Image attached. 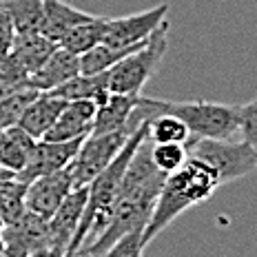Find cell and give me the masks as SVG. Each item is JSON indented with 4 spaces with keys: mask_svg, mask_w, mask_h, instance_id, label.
Listing matches in <instances>:
<instances>
[{
    "mask_svg": "<svg viewBox=\"0 0 257 257\" xmlns=\"http://www.w3.org/2000/svg\"><path fill=\"white\" fill-rule=\"evenodd\" d=\"M147 128V140L151 144H189L191 131L178 115L173 113H160L153 115Z\"/></svg>",
    "mask_w": 257,
    "mask_h": 257,
    "instance_id": "d6986e66",
    "label": "cell"
},
{
    "mask_svg": "<svg viewBox=\"0 0 257 257\" xmlns=\"http://www.w3.org/2000/svg\"><path fill=\"white\" fill-rule=\"evenodd\" d=\"M189 158L186 144H151V160L162 173H173Z\"/></svg>",
    "mask_w": 257,
    "mask_h": 257,
    "instance_id": "603a6c76",
    "label": "cell"
},
{
    "mask_svg": "<svg viewBox=\"0 0 257 257\" xmlns=\"http://www.w3.org/2000/svg\"><path fill=\"white\" fill-rule=\"evenodd\" d=\"M25 193H27V184L20 182L16 175L0 178V217L5 219V224L16 222L27 211Z\"/></svg>",
    "mask_w": 257,
    "mask_h": 257,
    "instance_id": "44dd1931",
    "label": "cell"
},
{
    "mask_svg": "<svg viewBox=\"0 0 257 257\" xmlns=\"http://www.w3.org/2000/svg\"><path fill=\"white\" fill-rule=\"evenodd\" d=\"M104 31H106V18L93 16L87 23H80L73 29H69L58 45L64 47L67 51L76 53V56H82V53H87L89 49H93L95 45L102 42Z\"/></svg>",
    "mask_w": 257,
    "mask_h": 257,
    "instance_id": "ac0fdd59",
    "label": "cell"
},
{
    "mask_svg": "<svg viewBox=\"0 0 257 257\" xmlns=\"http://www.w3.org/2000/svg\"><path fill=\"white\" fill-rule=\"evenodd\" d=\"M189 155L211 164L222 184L239 180L257 171V153L250 144L228 140H195L189 147Z\"/></svg>",
    "mask_w": 257,
    "mask_h": 257,
    "instance_id": "277c9868",
    "label": "cell"
},
{
    "mask_svg": "<svg viewBox=\"0 0 257 257\" xmlns=\"http://www.w3.org/2000/svg\"><path fill=\"white\" fill-rule=\"evenodd\" d=\"M237 115H239L237 131L242 133V140L250 144L257 153V98L237 106Z\"/></svg>",
    "mask_w": 257,
    "mask_h": 257,
    "instance_id": "d4e9b609",
    "label": "cell"
},
{
    "mask_svg": "<svg viewBox=\"0 0 257 257\" xmlns=\"http://www.w3.org/2000/svg\"><path fill=\"white\" fill-rule=\"evenodd\" d=\"M71 191H73V180L69 167L49 175H40V178L31 180L27 184L25 208L42 219H49Z\"/></svg>",
    "mask_w": 257,
    "mask_h": 257,
    "instance_id": "ba28073f",
    "label": "cell"
},
{
    "mask_svg": "<svg viewBox=\"0 0 257 257\" xmlns=\"http://www.w3.org/2000/svg\"><path fill=\"white\" fill-rule=\"evenodd\" d=\"M80 73H82L80 71V56L58 45L51 56L45 60V64L29 76L27 87L40 91V93H49V91L62 87L64 82H69L71 78L80 76Z\"/></svg>",
    "mask_w": 257,
    "mask_h": 257,
    "instance_id": "8fae6325",
    "label": "cell"
},
{
    "mask_svg": "<svg viewBox=\"0 0 257 257\" xmlns=\"http://www.w3.org/2000/svg\"><path fill=\"white\" fill-rule=\"evenodd\" d=\"M144 242H142V231H131L124 233L120 239L109 246L100 257H142L144 253Z\"/></svg>",
    "mask_w": 257,
    "mask_h": 257,
    "instance_id": "cb8c5ba5",
    "label": "cell"
},
{
    "mask_svg": "<svg viewBox=\"0 0 257 257\" xmlns=\"http://www.w3.org/2000/svg\"><path fill=\"white\" fill-rule=\"evenodd\" d=\"M95 106L93 100H69L64 104L62 113L53 122L42 140L51 142H69V140H84L89 133H93L95 124Z\"/></svg>",
    "mask_w": 257,
    "mask_h": 257,
    "instance_id": "9c48e42d",
    "label": "cell"
},
{
    "mask_svg": "<svg viewBox=\"0 0 257 257\" xmlns=\"http://www.w3.org/2000/svg\"><path fill=\"white\" fill-rule=\"evenodd\" d=\"M169 47V23H164L158 31L149 38L147 45L124 56L111 69H106V84L111 93L124 95H140L144 84L155 73L158 64L162 62Z\"/></svg>",
    "mask_w": 257,
    "mask_h": 257,
    "instance_id": "3957f363",
    "label": "cell"
},
{
    "mask_svg": "<svg viewBox=\"0 0 257 257\" xmlns=\"http://www.w3.org/2000/svg\"><path fill=\"white\" fill-rule=\"evenodd\" d=\"M84 206H87V186L73 189L64 197V202L56 208V213L47 219L49 231V250L53 257H64L71 248L76 231L82 219Z\"/></svg>",
    "mask_w": 257,
    "mask_h": 257,
    "instance_id": "52a82bcc",
    "label": "cell"
},
{
    "mask_svg": "<svg viewBox=\"0 0 257 257\" xmlns=\"http://www.w3.org/2000/svg\"><path fill=\"white\" fill-rule=\"evenodd\" d=\"M3 5L14 23L16 36L40 34L42 0H3Z\"/></svg>",
    "mask_w": 257,
    "mask_h": 257,
    "instance_id": "ffe728a7",
    "label": "cell"
},
{
    "mask_svg": "<svg viewBox=\"0 0 257 257\" xmlns=\"http://www.w3.org/2000/svg\"><path fill=\"white\" fill-rule=\"evenodd\" d=\"M0 257H29V253L18 246H12V244H5V248L0 250Z\"/></svg>",
    "mask_w": 257,
    "mask_h": 257,
    "instance_id": "484cf974",
    "label": "cell"
},
{
    "mask_svg": "<svg viewBox=\"0 0 257 257\" xmlns=\"http://www.w3.org/2000/svg\"><path fill=\"white\" fill-rule=\"evenodd\" d=\"M169 3H160L140 14H131L124 18H106V31L102 42L115 49L144 45L155 31L167 23Z\"/></svg>",
    "mask_w": 257,
    "mask_h": 257,
    "instance_id": "8992f818",
    "label": "cell"
},
{
    "mask_svg": "<svg viewBox=\"0 0 257 257\" xmlns=\"http://www.w3.org/2000/svg\"><path fill=\"white\" fill-rule=\"evenodd\" d=\"M82 140H69V142H51V140H38L36 151L27 169L18 175L20 182L29 184L31 180L40 178V175H49L56 171L67 169L73 162V158L80 151Z\"/></svg>",
    "mask_w": 257,
    "mask_h": 257,
    "instance_id": "30bf717a",
    "label": "cell"
},
{
    "mask_svg": "<svg viewBox=\"0 0 257 257\" xmlns=\"http://www.w3.org/2000/svg\"><path fill=\"white\" fill-rule=\"evenodd\" d=\"M40 91L31 89V87H20V89L12 91V93L3 95V98H0V126L7 128V126L18 124L25 109L31 104V100Z\"/></svg>",
    "mask_w": 257,
    "mask_h": 257,
    "instance_id": "7402d4cb",
    "label": "cell"
},
{
    "mask_svg": "<svg viewBox=\"0 0 257 257\" xmlns=\"http://www.w3.org/2000/svg\"><path fill=\"white\" fill-rule=\"evenodd\" d=\"M5 248V242H3V237H0V250H3Z\"/></svg>",
    "mask_w": 257,
    "mask_h": 257,
    "instance_id": "f1b7e54d",
    "label": "cell"
},
{
    "mask_svg": "<svg viewBox=\"0 0 257 257\" xmlns=\"http://www.w3.org/2000/svg\"><path fill=\"white\" fill-rule=\"evenodd\" d=\"M91 18H93V14L80 12V9L71 7V5L62 3V0H42L40 34L58 45L69 29H73L80 23H87Z\"/></svg>",
    "mask_w": 257,
    "mask_h": 257,
    "instance_id": "9a60e30c",
    "label": "cell"
},
{
    "mask_svg": "<svg viewBox=\"0 0 257 257\" xmlns=\"http://www.w3.org/2000/svg\"><path fill=\"white\" fill-rule=\"evenodd\" d=\"M64 104H67V100H62L56 93H38L25 109L18 126L25 128L34 140H42L47 131L53 126V122L58 120V115L62 113Z\"/></svg>",
    "mask_w": 257,
    "mask_h": 257,
    "instance_id": "5bb4252c",
    "label": "cell"
},
{
    "mask_svg": "<svg viewBox=\"0 0 257 257\" xmlns=\"http://www.w3.org/2000/svg\"><path fill=\"white\" fill-rule=\"evenodd\" d=\"M36 144L38 140H34L18 124L3 128V133H0V167L18 178L34 158Z\"/></svg>",
    "mask_w": 257,
    "mask_h": 257,
    "instance_id": "4fadbf2b",
    "label": "cell"
},
{
    "mask_svg": "<svg viewBox=\"0 0 257 257\" xmlns=\"http://www.w3.org/2000/svg\"><path fill=\"white\" fill-rule=\"evenodd\" d=\"M219 186H222V182H219L211 164H206L204 160L195 158V155H189L186 162L178 171L169 173L164 180L151 219H149L142 233L144 246L151 244L184 211L208 202Z\"/></svg>",
    "mask_w": 257,
    "mask_h": 257,
    "instance_id": "6da1fadb",
    "label": "cell"
},
{
    "mask_svg": "<svg viewBox=\"0 0 257 257\" xmlns=\"http://www.w3.org/2000/svg\"><path fill=\"white\" fill-rule=\"evenodd\" d=\"M160 113L178 115L191 131V142L195 140H228L233 133H237L239 115L237 106L208 102V100H160L140 95L133 109L131 124L140 126L144 120H151ZM189 142V144H191ZM186 144V147H189Z\"/></svg>",
    "mask_w": 257,
    "mask_h": 257,
    "instance_id": "7a4b0ae2",
    "label": "cell"
},
{
    "mask_svg": "<svg viewBox=\"0 0 257 257\" xmlns=\"http://www.w3.org/2000/svg\"><path fill=\"white\" fill-rule=\"evenodd\" d=\"M3 228H5V219L0 217V233H3Z\"/></svg>",
    "mask_w": 257,
    "mask_h": 257,
    "instance_id": "83f0119b",
    "label": "cell"
},
{
    "mask_svg": "<svg viewBox=\"0 0 257 257\" xmlns=\"http://www.w3.org/2000/svg\"><path fill=\"white\" fill-rule=\"evenodd\" d=\"M0 133H3V126H0Z\"/></svg>",
    "mask_w": 257,
    "mask_h": 257,
    "instance_id": "f546056e",
    "label": "cell"
},
{
    "mask_svg": "<svg viewBox=\"0 0 257 257\" xmlns=\"http://www.w3.org/2000/svg\"><path fill=\"white\" fill-rule=\"evenodd\" d=\"M7 175H14V173H9V171H5L3 167H0V178H7Z\"/></svg>",
    "mask_w": 257,
    "mask_h": 257,
    "instance_id": "4316f807",
    "label": "cell"
},
{
    "mask_svg": "<svg viewBox=\"0 0 257 257\" xmlns=\"http://www.w3.org/2000/svg\"><path fill=\"white\" fill-rule=\"evenodd\" d=\"M142 95V93H140ZM140 95H124V93H109L95 111L93 133H111V131H133L131 115L138 104Z\"/></svg>",
    "mask_w": 257,
    "mask_h": 257,
    "instance_id": "7c38bea8",
    "label": "cell"
},
{
    "mask_svg": "<svg viewBox=\"0 0 257 257\" xmlns=\"http://www.w3.org/2000/svg\"><path fill=\"white\" fill-rule=\"evenodd\" d=\"M49 93L60 95L62 100H93L95 104H100L106 95L111 93L109 84H106V71L102 73H80V76L71 78L69 82H64L62 87H58L56 91H49Z\"/></svg>",
    "mask_w": 257,
    "mask_h": 257,
    "instance_id": "e0dca14e",
    "label": "cell"
},
{
    "mask_svg": "<svg viewBox=\"0 0 257 257\" xmlns=\"http://www.w3.org/2000/svg\"><path fill=\"white\" fill-rule=\"evenodd\" d=\"M56 47H58L56 42L45 38L42 34L16 36L14 45H12V51H9V58H12V60L23 69L27 76H31V73L38 71L42 64H45V60L51 56Z\"/></svg>",
    "mask_w": 257,
    "mask_h": 257,
    "instance_id": "2e32d148",
    "label": "cell"
},
{
    "mask_svg": "<svg viewBox=\"0 0 257 257\" xmlns=\"http://www.w3.org/2000/svg\"><path fill=\"white\" fill-rule=\"evenodd\" d=\"M136 131V128H133ZM133 131H111V133H89L80 144V151L69 164L73 189L89 186L102 171L113 162L120 149L126 144Z\"/></svg>",
    "mask_w": 257,
    "mask_h": 257,
    "instance_id": "5b68a950",
    "label": "cell"
}]
</instances>
